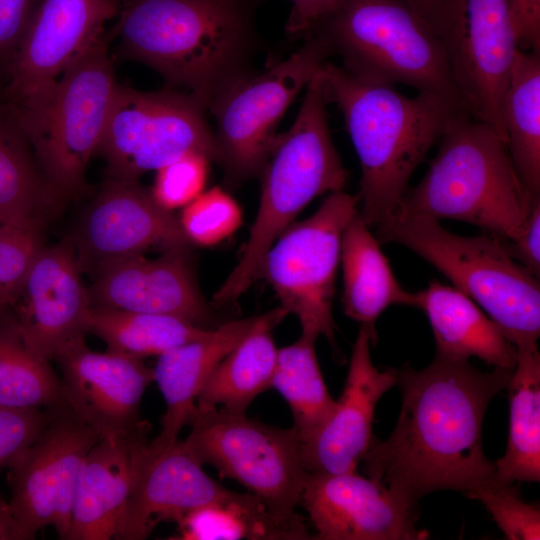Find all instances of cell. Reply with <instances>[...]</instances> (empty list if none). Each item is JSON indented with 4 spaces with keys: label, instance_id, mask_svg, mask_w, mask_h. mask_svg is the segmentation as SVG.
<instances>
[{
    "label": "cell",
    "instance_id": "obj_2",
    "mask_svg": "<svg viewBox=\"0 0 540 540\" xmlns=\"http://www.w3.org/2000/svg\"><path fill=\"white\" fill-rule=\"evenodd\" d=\"M257 0H123L116 34L122 53L154 69L206 109L246 72Z\"/></svg>",
    "mask_w": 540,
    "mask_h": 540
},
{
    "label": "cell",
    "instance_id": "obj_43",
    "mask_svg": "<svg viewBox=\"0 0 540 540\" xmlns=\"http://www.w3.org/2000/svg\"><path fill=\"white\" fill-rule=\"evenodd\" d=\"M517 47L540 52V0H509Z\"/></svg>",
    "mask_w": 540,
    "mask_h": 540
},
{
    "label": "cell",
    "instance_id": "obj_31",
    "mask_svg": "<svg viewBox=\"0 0 540 540\" xmlns=\"http://www.w3.org/2000/svg\"><path fill=\"white\" fill-rule=\"evenodd\" d=\"M506 145L534 200L540 199V52L517 50L504 98Z\"/></svg>",
    "mask_w": 540,
    "mask_h": 540
},
{
    "label": "cell",
    "instance_id": "obj_32",
    "mask_svg": "<svg viewBox=\"0 0 540 540\" xmlns=\"http://www.w3.org/2000/svg\"><path fill=\"white\" fill-rule=\"evenodd\" d=\"M210 329L175 316L111 308L91 307L88 317V332L102 339L107 351L138 359L159 356Z\"/></svg>",
    "mask_w": 540,
    "mask_h": 540
},
{
    "label": "cell",
    "instance_id": "obj_36",
    "mask_svg": "<svg viewBox=\"0 0 540 540\" xmlns=\"http://www.w3.org/2000/svg\"><path fill=\"white\" fill-rule=\"evenodd\" d=\"M193 246L210 247L233 234L242 222L238 203L219 187L203 191L178 218Z\"/></svg>",
    "mask_w": 540,
    "mask_h": 540
},
{
    "label": "cell",
    "instance_id": "obj_13",
    "mask_svg": "<svg viewBox=\"0 0 540 540\" xmlns=\"http://www.w3.org/2000/svg\"><path fill=\"white\" fill-rule=\"evenodd\" d=\"M426 23L466 111L506 142L503 105L518 50L509 0H439Z\"/></svg>",
    "mask_w": 540,
    "mask_h": 540
},
{
    "label": "cell",
    "instance_id": "obj_15",
    "mask_svg": "<svg viewBox=\"0 0 540 540\" xmlns=\"http://www.w3.org/2000/svg\"><path fill=\"white\" fill-rule=\"evenodd\" d=\"M120 0H39L21 41L2 101L25 108L42 100L64 71L104 36Z\"/></svg>",
    "mask_w": 540,
    "mask_h": 540
},
{
    "label": "cell",
    "instance_id": "obj_28",
    "mask_svg": "<svg viewBox=\"0 0 540 540\" xmlns=\"http://www.w3.org/2000/svg\"><path fill=\"white\" fill-rule=\"evenodd\" d=\"M287 315L281 306L261 314L251 333L216 366L196 405L246 413L251 402L272 387L278 352L272 331Z\"/></svg>",
    "mask_w": 540,
    "mask_h": 540
},
{
    "label": "cell",
    "instance_id": "obj_45",
    "mask_svg": "<svg viewBox=\"0 0 540 540\" xmlns=\"http://www.w3.org/2000/svg\"><path fill=\"white\" fill-rule=\"evenodd\" d=\"M412 9L426 22L439 0H406Z\"/></svg>",
    "mask_w": 540,
    "mask_h": 540
},
{
    "label": "cell",
    "instance_id": "obj_38",
    "mask_svg": "<svg viewBox=\"0 0 540 540\" xmlns=\"http://www.w3.org/2000/svg\"><path fill=\"white\" fill-rule=\"evenodd\" d=\"M211 160L201 153H187L156 170L151 194L163 208H183L205 187Z\"/></svg>",
    "mask_w": 540,
    "mask_h": 540
},
{
    "label": "cell",
    "instance_id": "obj_4",
    "mask_svg": "<svg viewBox=\"0 0 540 540\" xmlns=\"http://www.w3.org/2000/svg\"><path fill=\"white\" fill-rule=\"evenodd\" d=\"M426 174L390 215L450 218L503 240L519 236L534 204L494 129L467 112L455 114ZM389 215V216H390Z\"/></svg>",
    "mask_w": 540,
    "mask_h": 540
},
{
    "label": "cell",
    "instance_id": "obj_37",
    "mask_svg": "<svg viewBox=\"0 0 540 540\" xmlns=\"http://www.w3.org/2000/svg\"><path fill=\"white\" fill-rule=\"evenodd\" d=\"M43 229L6 223L0 227V307L9 306L39 250Z\"/></svg>",
    "mask_w": 540,
    "mask_h": 540
},
{
    "label": "cell",
    "instance_id": "obj_29",
    "mask_svg": "<svg viewBox=\"0 0 540 540\" xmlns=\"http://www.w3.org/2000/svg\"><path fill=\"white\" fill-rule=\"evenodd\" d=\"M509 435L504 455L494 463L502 482L540 481V354L537 345L517 348V362L506 386Z\"/></svg>",
    "mask_w": 540,
    "mask_h": 540
},
{
    "label": "cell",
    "instance_id": "obj_26",
    "mask_svg": "<svg viewBox=\"0 0 540 540\" xmlns=\"http://www.w3.org/2000/svg\"><path fill=\"white\" fill-rule=\"evenodd\" d=\"M340 263L343 311L368 330L375 347L379 316L393 305L415 307L416 292H409L401 286L380 249L379 241L359 212L343 231Z\"/></svg>",
    "mask_w": 540,
    "mask_h": 540
},
{
    "label": "cell",
    "instance_id": "obj_21",
    "mask_svg": "<svg viewBox=\"0 0 540 540\" xmlns=\"http://www.w3.org/2000/svg\"><path fill=\"white\" fill-rule=\"evenodd\" d=\"M368 330L360 326L349 369L334 411L321 429L301 444L308 473L355 472L372 443L374 411L380 398L397 382V369L374 366Z\"/></svg>",
    "mask_w": 540,
    "mask_h": 540
},
{
    "label": "cell",
    "instance_id": "obj_10",
    "mask_svg": "<svg viewBox=\"0 0 540 540\" xmlns=\"http://www.w3.org/2000/svg\"><path fill=\"white\" fill-rule=\"evenodd\" d=\"M184 445L203 466L214 467L283 517H296L307 475L301 440L290 429L269 426L215 407H195Z\"/></svg>",
    "mask_w": 540,
    "mask_h": 540
},
{
    "label": "cell",
    "instance_id": "obj_3",
    "mask_svg": "<svg viewBox=\"0 0 540 540\" xmlns=\"http://www.w3.org/2000/svg\"><path fill=\"white\" fill-rule=\"evenodd\" d=\"M320 74L359 159L358 212L375 227L395 211L449 120L466 111L429 94L407 97L393 85L361 79L329 61Z\"/></svg>",
    "mask_w": 540,
    "mask_h": 540
},
{
    "label": "cell",
    "instance_id": "obj_30",
    "mask_svg": "<svg viewBox=\"0 0 540 540\" xmlns=\"http://www.w3.org/2000/svg\"><path fill=\"white\" fill-rule=\"evenodd\" d=\"M177 525V539L184 540L312 539L300 515L280 516L254 494L231 490L220 500L189 511Z\"/></svg>",
    "mask_w": 540,
    "mask_h": 540
},
{
    "label": "cell",
    "instance_id": "obj_11",
    "mask_svg": "<svg viewBox=\"0 0 540 540\" xmlns=\"http://www.w3.org/2000/svg\"><path fill=\"white\" fill-rule=\"evenodd\" d=\"M206 108L191 94L172 88L145 92L117 84L96 154L108 178L139 182L187 154L217 160Z\"/></svg>",
    "mask_w": 540,
    "mask_h": 540
},
{
    "label": "cell",
    "instance_id": "obj_8",
    "mask_svg": "<svg viewBox=\"0 0 540 540\" xmlns=\"http://www.w3.org/2000/svg\"><path fill=\"white\" fill-rule=\"evenodd\" d=\"M117 84L103 36L42 100L25 108L7 105L45 175L67 199L85 191L86 168L97 152Z\"/></svg>",
    "mask_w": 540,
    "mask_h": 540
},
{
    "label": "cell",
    "instance_id": "obj_33",
    "mask_svg": "<svg viewBox=\"0 0 540 540\" xmlns=\"http://www.w3.org/2000/svg\"><path fill=\"white\" fill-rule=\"evenodd\" d=\"M64 402L49 361L27 346L10 306L0 307V406L47 409Z\"/></svg>",
    "mask_w": 540,
    "mask_h": 540
},
{
    "label": "cell",
    "instance_id": "obj_44",
    "mask_svg": "<svg viewBox=\"0 0 540 540\" xmlns=\"http://www.w3.org/2000/svg\"><path fill=\"white\" fill-rule=\"evenodd\" d=\"M0 540H23L10 502L0 497Z\"/></svg>",
    "mask_w": 540,
    "mask_h": 540
},
{
    "label": "cell",
    "instance_id": "obj_20",
    "mask_svg": "<svg viewBox=\"0 0 540 540\" xmlns=\"http://www.w3.org/2000/svg\"><path fill=\"white\" fill-rule=\"evenodd\" d=\"M190 250H166L155 259L135 255L102 267L88 288L91 307L170 315L207 329L218 326L198 286Z\"/></svg>",
    "mask_w": 540,
    "mask_h": 540
},
{
    "label": "cell",
    "instance_id": "obj_24",
    "mask_svg": "<svg viewBox=\"0 0 540 540\" xmlns=\"http://www.w3.org/2000/svg\"><path fill=\"white\" fill-rule=\"evenodd\" d=\"M260 315L228 321L201 338L158 356L154 381L164 398L166 410L159 434L149 448L163 450L175 444L188 425L199 393L222 359L256 327Z\"/></svg>",
    "mask_w": 540,
    "mask_h": 540
},
{
    "label": "cell",
    "instance_id": "obj_1",
    "mask_svg": "<svg viewBox=\"0 0 540 540\" xmlns=\"http://www.w3.org/2000/svg\"><path fill=\"white\" fill-rule=\"evenodd\" d=\"M512 371L484 372L438 355L423 369L409 363L397 369L399 417L390 436L373 440L362 458L367 477L411 506L432 492H466L490 478L494 463L483 450V420Z\"/></svg>",
    "mask_w": 540,
    "mask_h": 540
},
{
    "label": "cell",
    "instance_id": "obj_46",
    "mask_svg": "<svg viewBox=\"0 0 540 540\" xmlns=\"http://www.w3.org/2000/svg\"><path fill=\"white\" fill-rule=\"evenodd\" d=\"M4 224H6V222L0 218V227L3 226Z\"/></svg>",
    "mask_w": 540,
    "mask_h": 540
},
{
    "label": "cell",
    "instance_id": "obj_40",
    "mask_svg": "<svg viewBox=\"0 0 540 540\" xmlns=\"http://www.w3.org/2000/svg\"><path fill=\"white\" fill-rule=\"evenodd\" d=\"M39 0H0V95Z\"/></svg>",
    "mask_w": 540,
    "mask_h": 540
},
{
    "label": "cell",
    "instance_id": "obj_6",
    "mask_svg": "<svg viewBox=\"0 0 540 540\" xmlns=\"http://www.w3.org/2000/svg\"><path fill=\"white\" fill-rule=\"evenodd\" d=\"M375 227L379 243L400 244L434 266L480 306L516 348L537 345L539 278L510 255L503 239L487 232L460 236L425 216L390 215Z\"/></svg>",
    "mask_w": 540,
    "mask_h": 540
},
{
    "label": "cell",
    "instance_id": "obj_39",
    "mask_svg": "<svg viewBox=\"0 0 540 540\" xmlns=\"http://www.w3.org/2000/svg\"><path fill=\"white\" fill-rule=\"evenodd\" d=\"M49 417L47 409L0 406V468L9 465L36 439Z\"/></svg>",
    "mask_w": 540,
    "mask_h": 540
},
{
    "label": "cell",
    "instance_id": "obj_41",
    "mask_svg": "<svg viewBox=\"0 0 540 540\" xmlns=\"http://www.w3.org/2000/svg\"><path fill=\"white\" fill-rule=\"evenodd\" d=\"M258 2L263 0H257ZM291 10L285 25L286 33L293 37H308L328 17L342 0H290Z\"/></svg>",
    "mask_w": 540,
    "mask_h": 540
},
{
    "label": "cell",
    "instance_id": "obj_16",
    "mask_svg": "<svg viewBox=\"0 0 540 540\" xmlns=\"http://www.w3.org/2000/svg\"><path fill=\"white\" fill-rule=\"evenodd\" d=\"M81 272L102 267L153 248L192 244L179 219L139 182L108 178L82 215L71 239Z\"/></svg>",
    "mask_w": 540,
    "mask_h": 540
},
{
    "label": "cell",
    "instance_id": "obj_22",
    "mask_svg": "<svg viewBox=\"0 0 540 540\" xmlns=\"http://www.w3.org/2000/svg\"><path fill=\"white\" fill-rule=\"evenodd\" d=\"M148 444L140 455L116 539H145L160 522L177 523L189 511L230 491L204 472L183 441L163 450Z\"/></svg>",
    "mask_w": 540,
    "mask_h": 540
},
{
    "label": "cell",
    "instance_id": "obj_27",
    "mask_svg": "<svg viewBox=\"0 0 540 540\" xmlns=\"http://www.w3.org/2000/svg\"><path fill=\"white\" fill-rule=\"evenodd\" d=\"M68 199L51 183L3 101L0 102V218L44 230Z\"/></svg>",
    "mask_w": 540,
    "mask_h": 540
},
{
    "label": "cell",
    "instance_id": "obj_18",
    "mask_svg": "<svg viewBox=\"0 0 540 540\" xmlns=\"http://www.w3.org/2000/svg\"><path fill=\"white\" fill-rule=\"evenodd\" d=\"M71 239L43 246L10 303L29 349L49 361L88 332L90 301Z\"/></svg>",
    "mask_w": 540,
    "mask_h": 540
},
{
    "label": "cell",
    "instance_id": "obj_25",
    "mask_svg": "<svg viewBox=\"0 0 540 540\" xmlns=\"http://www.w3.org/2000/svg\"><path fill=\"white\" fill-rule=\"evenodd\" d=\"M415 307L428 318L436 355L456 361L478 357L496 368L513 370L517 348L478 305L454 286L433 280L416 292Z\"/></svg>",
    "mask_w": 540,
    "mask_h": 540
},
{
    "label": "cell",
    "instance_id": "obj_34",
    "mask_svg": "<svg viewBox=\"0 0 540 540\" xmlns=\"http://www.w3.org/2000/svg\"><path fill=\"white\" fill-rule=\"evenodd\" d=\"M315 342L301 335L294 343L278 349L272 380V387L290 407L301 444L321 429L336 405L323 379Z\"/></svg>",
    "mask_w": 540,
    "mask_h": 540
},
{
    "label": "cell",
    "instance_id": "obj_47",
    "mask_svg": "<svg viewBox=\"0 0 540 540\" xmlns=\"http://www.w3.org/2000/svg\"><path fill=\"white\" fill-rule=\"evenodd\" d=\"M1 101H2V97H1V95H0V102H1Z\"/></svg>",
    "mask_w": 540,
    "mask_h": 540
},
{
    "label": "cell",
    "instance_id": "obj_14",
    "mask_svg": "<svg viewBox=\"0 0 540 540\" xmlns=\"http://www.w3.org/2000/svg\"><path fill=\"white\" fill-rule=\"evenodd\" d=\"M48 411L36 439L9 465V502L23 540L47 526L67 540L79 475L101 438L65 401Z\"/></svg>",
    "mask_w": 540,
    "mask_h": 540
},
{
    "label": "cell",
    "instance_id": "obj_7",
    "mask_svg": "<svg viewBox=\"0 0 540 540\" xmlns=\"http://www.w3.org/2000/svg\"><path fill=\"white\" fill-rule=\"evenodd\" d=\"M315 32L353 75L411 86L466 111L439 40L406 0H342Z\"/></svg>",
    "mask_w": 540,
    "mask_h": 540
},
{
    "label": "cell",
    "instance_id": "obj_12",
    "mask_svg": "<svg viewBox=\"0 0 540 540\" xmlns=\"http://www.w3.org/2000/svg\"><path fill=\"white\" fill-rule=\"evenodd\" d=\"M358 196L330 193L316 212L291 224L267 251L261 269L288 314L301 325V335L324 336L338 353L332 315L343 231L359 210Z\"/></svg>",
    "mask_w": 540,
    "mask_h": 540
},
{
    "label": "cell",
    "instance_id": "obj_42",
    "mask_svg": "<svg viewBox=\"0 0 540 540\" xmlns=\"http://www.w3.org/2000/svg\"><path fill=\"white\" fill-rule=\"evenodd\" d=\"M510 255L525 269L540 275V201L532 208L524 231L512 240H504Z\"/></svg>",
    "mask_w": 540,
    "mask_h": 540
},
{
    "label": "cell",
    "instance_id": "obj_5",
    "mask_svg": "<svg viewBox=\"0 0 540 540\" xmlns=\"http://www.w3.org/2000/svg\"><path fill=\"white\" fill-rule=\"evenodd\" d=\"M320 70L308 83L292 126L278 136L260 174L261 195L243 253L212 297L221 307L237 300L258 278L275 240L314 198L341 191L348 171L333 143Z\"/></svg>",
    "mask_w": 540,
    "mask_h": 540
},
{
    "label": "cell",
    "instance_id": "obj_9",
    "mask_svg": "<svg viewBox=\"0 0 540 540\" xmlns=\"http://www.w3.org/2000/svg\"><path fill=\"white\" fill-rule=\"evenodd\" d=\"M332 54L315 32L287 59L262 73L246 71L215 94L207 109L215 119L216 162L228 186L260 176L284 113Z\"/></svg>",
    "mask_w": 540,
    "mask_h": 540
},
{
    "label": "cell",
    "instance_id": "obj_23",
    "mask_svg": "<svg viewBox=\"0 0 540 540\" xmlns=\"http://www.w3.org/2000/svg\"><path fill=\"white\" fill-rule=\"evenodd\" d=\"M150 424L101 437L87 454L76 487L67 540L116 539Z\"/></svg>",
    "mask_w": 540,
    "mask_h": 540
},
{
    "label": "cell",
    "instance_id": "obj_19",
    "mask_svg": "<svg viewBox=\"0 0 540 540\" xmlns=\"http://www.w3.org/2000/svg\"><path fill=\"white\" fill-rule=\"evenodd\" d=\"M65 403L101 437L125 434L143 426L140 403L154 381L142 359L89 349L84 338L55 357Z\"/></svg>",
    "mask_w": 540,
    "mask_h": 540
},
{
    "label": "cell",
    "instance_id": "obj_17",
    "mask_svg": "<svg viewBox=\"0 0 540 540\" xmlns=\"http://www.w3.org/2000/svg\"><path fill=\"white\" fill-rule=\"evenodd\" d=\"M320 540H422L420 510L355 472L307 473L300 498Z\"/></svg>",
    "mask_w": 540,
    "mask_h": 540
},
{
    "label": "cell",
    "instance_id": "obj_35",
    "mask_svg": "<svg viewBox=\"0 0 540 540\" xmlns=\"http://www.w3.org/2000/svg\"><path fill=\"white\" fill-rule=\"evenodd\" d=\"M465 493L484 504L507 539H540L539 506L525 502L513 483L498 481L492 475Z\"/></svg>",
    "mask_w": 540,
    "mask_h": 540
}]
</instances>
